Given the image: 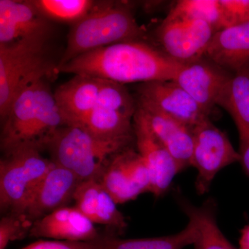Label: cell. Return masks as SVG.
I'll return each mask as SVG.
<instances>
[{"instance_id": "277c9868", "label": "cell", "mask_w": 249, "mask_h": 249, "mask_svg": "<svg viewBox=\"0 0 249 249\" xmlns=\"http://www.w3.org/2000/svg\"><path fill=\"white\" fill-rule=\"evenodd\" d=\"M40 150L19 147L0 161V209L2 214L24 213L36 188L53 164Z\"/></svg>"}, {"instance_id": "5b68a950", "label": "cell", "mask_w": 249, "mask_h": 249, "mask_svg": "<svg viewBox=\"0 0 249 249\" xmlns=\"http://www.w3.org/2000/svg\"><path fill=\"white\" fill-rule=\"evenodd\" d=\"M47 41L0 44V116L4 121L16 96L32 81L52 70L46 57Z\"/></svg>"}, {"instance_id": "7402d4cb", "label": "cell", "mask_w": 249, "mask_h": 249, "mask_svg": "<svg viewBox=\"0 0 249 249\" xmlns=\"http://www.w3.org/2000/svg\"><path fill=\"white\" fill-rule=\"evenodd\" d=\"M217 106L230 114L239 136H249V66L232 73Z\"/></svg>"}, {"instance_id": "4dcf8cb0", "label": "cell", "mask_w": 249, "mask_h": 249, "mask_svg": "<svg viewBox=\"0 0 249 249\" xmlns=\"http://www.w3.org/2000/svg\"><path fill=\"white\" fill-rule=\"evenodd\" d=\"M240 249H249V225L241 231Z\"/></svg>"}, {"instance_id": "5bb4252c", "label": "cell", "mask_w": 249, "mask_h": 249, "mask_svg": "<svg viewBox=\"0 0 249 249\" xmlns=\"http://www.w3.org/2000/svg\"><path fill=\"white\" fill-rule=\"evenodd\" d=\"M73 201L75 206L93 224L106 226L108 233L122 235L127 224L117 204L103 187L99 179L85 180L77 188Z\"/></svg>"}, {"instance_id": "2e32d148", "label": "cell", "mask_w": 249, "mask_h": 249, "mask_svg": "<svg viewBox=\"0 0 249 249\" xmlns=\"http://www.w3.org/2000/svg\"><path fill=\"white\" fill-rule=\"evenodd\" d=\"M137 103L143 111L154 133L176 160L180 171L191 165L193 129L142 100L138 98Z\"/></svg>"}, {"instance_id": "ba28073f", "label": "cell", "mask_w": 249, "mask_h": 249, "mask_svg": "<svg viewBox=\"0 0 249 249\" xmlns=\"http://www.w3.org/2000/svg\"><path fill=\"white\" fill-rule=\"evenodd\" d=\"M100 181L117 204L150 193L151 178L145 160L128 147L116 154L108 163Z\"/></svg>"}, {"instance_id": "9a60e30c", "label": "cell", "mask_w": 249, "mask_h": 249, "mask_svg": "<svg viewBox=\"0 0 249 249\" xmlns=\"http://www.w3.org/2000/svg\"><path fill=\"white\" fill-rule=\"evenodd\" d=\"M100 234L94 224L76 206H68L35 221L29 236L55 240L91 242Z\"/></svg>"}, {"instance_id": "4316f807", "label": "cell", "mask_w": 249, "mask_h": 249, "mask_svg": "<svg viewBox=\"0 0 249 249\" xmlns=\"http://www.w3.org/2000/svg\"><path fill=\"white\" fill-rule=\"evenodd\" d=\"M33 224L25 213L3 214L0 220V249H6L11 242L26 238Z\"/></svg>"}, {"instance_id": "9c48e42d", "label": "cell", "mask_w": 249, "mask_h": 249, "mask_svg": "<svg viewBox=\"0 0 249 249\" xmlns=\"http://www.w3.org/2000/svg\"><path fill=\"white\" fill-rule=\"evenodd\" d=\"M137 152L145 160L151 178L150 193L160 197L169 189L180 173L176 160L154 133L143 111L137 106L133 117Z\"/></svg>"}, {"instance_id": "4fadbf2b", "label": "cell", "mask_w": 249, "mask_h": 249, "mask_svg": "<svg viewBox=\"0 0 249 249\" xmlns=\"http://www.w3.org/2000/svg\"><path fill=\"white\" fill-rule=\"evenodd\" d=\"M82 180L71 170L53 162L33 195L24 213L33 222L69 206Z\"/></svg>"}, {"instance_id": "3957f363", "label": "cell", "mask_w": 249, "mask_h": 249, "mask_svg": "<svg viewBox=\"0 0 249 249\" xmlns=\"http://www.w3.org/2000/svg\"><path fill=\"white\" fill-rule=\"evenodd\" d=\"M132 142L101 138L82 126L62 127L47 148L52 160L76 174L82 180L99 179L111 158L131 147Z\"/></svg>"}, {"instance_id": "603a6c76", "label": "cell", "mask_w": 249, "mask_h": 249, "mask_svg": "<svg viewBox=\"0 0 249 249\" xmlns=\"http://www.w3.org/2000/svg\"><path fill=\"white\" fill-rule=\"evenodd\" d=\"M78 125L101 138L135 142L133 117L119 111L96 107Z\"/></svg>"}, {"instance_id": "8fae6325", "label": "cell", "mask_w": 249, "mask_h": 249, "mask_svg": "<svg viewBox=\"0 0 249 249\" xmlns=\"http://www.w3.org/2000/svg\"><path fill=\"white\" fill-rule=\"evenodd\" d=\"M138 93L139 99L191 129L211 119L191 95L173 80L142 83Z\"/></svg>"}, {"instance_id": "ffe728a7", "label": "cell", "mask_w": 249, "mask_h": 249, "mask_svg": "<svg viewBox=\"0 0 249 249\" xmlns=\"http://www.w3.org/2000/svg\"><path fill=\"white\" fill-rule=\"evenodd\" d=\"M180 209L194 223L197 229L195 249H240L235 248L221 231L217 222V202L213 198L206 199L201 206H196L181 196H176Z\"/></svg>"}, {"instance_id": "d6986e66", "label": "cell", "mask_w": 249, "mask_h": 249, "mask_svg": "<svg viewBox=\"0 0 249 249\" xmlns=\"http://www.w3.org/2000/svg\"><path fill=\"white\" fill-rule=\"evenodd\" d=\"M205 57L231 73L249 66V22L217 31Z\"/></svg>"}, {"instance_id": "d4e9b609", "label": "cell", "mask_w": 249, "mask_h": 249, "mask_svg": "<svg viewBox=\"0 0 249 249\" xmlns=\"http://www.w3.org/2000/svg\"><path fill=\"white\" fill-rule=\"evenodd\" d=\"M32 1L46 18L62 22H78L94 9L93 1L89 0H37Z\"/></svg>"}, {"instance_id": "44dd1931", "label": "cell", "mask_w": 249, "mask_h": 249, "mask_svg": "<svg viewBox=\"0 0 249 249\" xmlns=\"http://www.w3.org/2000/svg\"><path fill=\"white\" fill-rule=\"evenodd\" d=\"M198 231L194 223L189 221L181 231L174 235L149 238L122 239L112 234L101 233L91 241L96 249H183L194 245Z\"/></svg>"}, {"instance_id": "7c38bea8", "label": "cell", "mask_w": 249, "mask_h": 249, "mask_svg": "<svg viewBox=\"0 0 249 249\" xmlns=\"http://www.w3.org/2000/svg\"><path fill=\"white\" fill-rule=\"evenodd\" d=\"M51 26L32 1H0V44L47 41Z\"/></svg>"}, {"instance_id": "7a4b0ae2", "label": "cell", "mask_w": 249, "mask_h": 249, "mask_svg": "<svg viewBox=\"0 0 249 249\" xmlns=\"http://www.w3.org/2000/svg\"><path fill=\"white\" fill-rule=\"evenodd\" d=\"M145 31L127 6L109 4L93 9L75 23L67 48L58 65L63 66L80 55L128 41L142 40Z\"/></svg>"}, {"instance_id": "cb8c5ba5", "label": "cell", "mask_w": 249, "mask_h": 249, "mask_svg": "<svg viewBox=\"0 0 249 249\" xmlns=\"http://www.w3.org/2000/svg\"><path fill=\"white\" fill-rule=\"evenodd\" d=\"M168 15L207 23L216 31L229 27L219 0H181Z\"/></svg>"}, {"instance_id": "52a82bcc", "label": "cell", "mask_w": 249, "mask_h": 249, "mask_svg": "<svg viewBox=\"0 0 249 249\" xmlns=\"http://www.w3.org/2000/svg\"><path fill=\"white\" fill-rule=\"evenodd\" d=\"M207 23L168 14L156 30L159 49L180 64L194 62L205 56L214 34Z\"/></svg>"}, {"instance_id": "e0dca14e", "label": "cell", "mask_w": 249, "mask_h": 249, "mask_svg": "<svg viewBox=\"0 0 249 249\" xmlns=\"http://www.w3.org/2000/svg\"><path fill=\"white\" fill-rule=\"evenodd\" d=\"M40 79L26 85L13 101L3 121L1 149L4 154L19 147H29L36 120V88Z\"/></svg>"}, {"instance_id": "83f0119b", "label": "cell", "mask_w": 249, "mask_h": 249, "mask_svg": "<svg viewBox=\"0 0 249 249\" xmlns=\"http://www.w3.org/2000/svg\"><path fill=\"white\" fill-rule=\"evenodd\" d=\"M229 27L249 22V0H219Z\"/></svg>"}, {"instance_id": "30bf717a", "label": "cell", "mask_w": 249, "mask_h": 249, "mask_svg": "<svg viewBox=\"0 0 249 249\" xmlns=\"http://www.w3.org/2000/svg\"><path fill=\"white\" fill-rule=\"evenodd\" d=\"M231 75L204 56L183 64L173 80L211 117Z\"/></svg>"}, {"instance_id": "8992f818", "label": "cell", "mask_w": 249, "mask_h": 249, "mask_svg": "<svg viewBox=\"0 0 249 249\" xmlns=\"http://www.w3.org/2000/svg\"><path fill=\"white\" fill-rule=\"evenodd\" d=\"M193 149L191 165L197 170L196 193L204 195L217 174L223 168L240 162L236 151L225 132L217 128L211 119L204 121L193 129Z\"/></svg>"}, {"instance_id": "ac0fdd59", "label": "cell", "mask_w": 249, "mask_h": 249, "mask_svg": "<svg viewBox=\"0 0 249 249\" xmlns=\"http://www.w3.org/2000/svg\"><path fill=\"white\" fill-rule=\"evenodd\" d=\"M101 78L75 75L53 93L67 125L78 124L97 107Z\"/></svg>"}, {"instance_id": "f546056e", "label": "cell", "mask_w": 249, "mask_h": 249, "mask_svg": "<svg viewBox=\"0 0 249 249\" xmlns=\"http://www.w3.org/2000/svg\"><path fill=\"white\" fill-rule=\"evenodd\" d=\"M240 162L245 173L249 177V136L240 137Z\"/></svg>"}, {"instance_id": "f1b7e54d", "label": "cell", "mask_w": 249, "mask_h": 249, "mask_svg": "<svg viewBox=\"0 0 249 249\" xmlns=\"http://www.w3.org/2000/svg\"><path fill=\"white\" fill-rule=\"evenodd\" d=\"M21 249H96L91 242L38 240Z\"/></svg>"}, {"instance_id": "484cf974", "label": "cell", "mask_w": 249, "mask_h": 249, "mask_svg": "<svg viewBox=\"0 0 249 249\" xmlns=\"http://www.w3.org/2000/svg\"><path fill=\"white\" fill-rule=\"evenodd\" d=\"M97 107L119 111L134 117L137 103L124 85L101 78Z\"/></svg>"}, {"instance_id": "6da1fadb", "label": "cell", "mask_w": 249, "mask_h": 249, "mask_svg": "<svg viewBox=\"0 0 249 249\" xmlns=\"http://www.w3.org/2000/svg\"><path fill=\"white\" fill-rule=\"evenodd\" d=\"M183 65L142 40L128 41L80 55L54 71L142 84L173 80Z\"/></svg>"}]
</instances>
